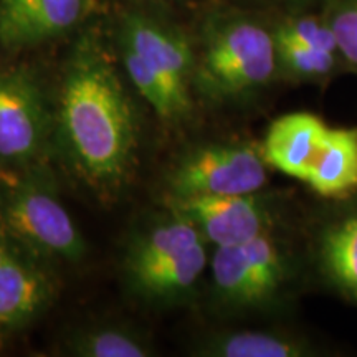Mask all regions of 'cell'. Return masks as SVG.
Returning <instances> with one entry per match:
<instances>
[{
  "mask_svg": "<svg viewBox=\"0 0 357 357\" xmlns=\"http://www.w3.org/2000/svg\"><path fill=\"white\" fill-rule=\"evenodd\" d=\"M113 45L98 24L79 30L55 95L53 153L102 200L121 194L139 154V114Z\"/></svg>",
  "mask_w": 357,
  "mask_h": 357,
  "instance_id": "6da1fadb",
  "label": "cell"
},
{
  "mask_svg": "<svg viewBox=\"0 0 357 357\" xmlns=\"http://www.w3.org/2000/svg\"><path fill=\"white\" fill-rule=\"evenodd\" d=\"M116 55L160 121L178 124L190 118L195 50L178 30L144 12L126 10L116 26Z\"/></svg>",
  "mask_w": 357,
  "mask_h": 357,
  "instance_id": "7a4b0ae2",
  "label": "cell"
},
{
  "mask_svg": "<svg viewBox=\"0 0 357 357\" xmlns=\"http://www.w3.org/2000/svg\"><path fill=\"white\" fill-rule=\"evenodd\" d=\"M278 77L275 37L243 13H215L202 26L192 91L211 105L253 98Z\"/></svg>",
  "mask_w": 357,
  "mask_h": 357,
  "instance_id": "3957f363",
  "label": "cell"
},
{
  "mask_svg": "<svg viewBox=\"0 0 357 357\" xmlns=\"http://www.w3.org/2000/svg\"><path fill=\"white\" fill-rule=\"evenodd\" d=\"M0 229L48 263L75 265L86 242L65 204L50 159L25 169H0Z\"/></svg>",
  "mask_w": 357,
  "mask_h": 357,
  "instance_id": "277c9868",
  "label": "cell"
},
{
  "mask_svg": "<svg viewBox=\"0 0 357 357\" xmlns=\"http://www.w3.org/2000/svg\"><path fill=\"white\" fill-rule=\"evenodd\" d=\"M211 271L218 305L234 311H255L280 300L291 281L293 263L275 231H268L248 242L217 247Z\"/></svg>",
  "mask_w": 357,
  "mask_h": 357,
  "instance_id": "5b68a950",
  "label": "cell"
},
{
  "mask_svg": "<svg viewBox=\"0 0 357 357\" xmlns=\"http://www.w3.org/2000/svg\"><path fill=\"white\" fill-rule=\"evenodd\" d=\"M268 169L257 142H204L174 160L164 177L166 200L260 192L268 184Z\"/></svg>",
  "mask_w": 357,
  "mask_h": 357,
  "instance_id": "8992f818",
  "label": "cell"
},
{
  "mask_svg": "<svg viewBox=\"0 0 357 357\" xmlns=\"http://www.w3.org/2000/svg\"><path fill=\"white\" fill-rule=\"evenodd\" d=\"M55 101L25 65L0 66V169H25L53 153Z\"/></svg>",
  "mask_w": 357,
  "mask_h": 357,
  "instance_id": "52a82bcc",
  "label": "cell"
},
{
  "mask_svg": "<svg viewBox=\"0 0 357 357\" xmlns=\"http://www.w3.org/2000/svg\"><path fill=\"white\" fill-rule=\"evenodd\" d=\"M166 205L194 223L205 242L230 247L275 231L278 207L265 192L242 195L169 199Z\"/></svg>",
  "mask_w": 357,
  "mask_h": 357,
  "instance_id": "ba28073f",
  "label": "cell"
},
{
  "mask_svg": "<svg viewBox=\"0 0 357 357\" xmlns=\"http://www.w3.org/2000/svg\"><path fill=\"white\" fill-rule=\"evenodd\" d=\"M96 0H0V48L19 53L78 33Z\"/></svg>",
  "mask_w": 357,
  "mask_h": 357,
  "instance_id": "9c48e42d",
  "label": "cell"
},
{
  "mask_svg": "<svg viewBox=\"0 0 357 357\" xmlns=\"http://www.w3.org/2000/svg\"><path fill=\"white\" fill-rule=\"evenodd\" d=\"M48 265L10 238L0 265V333L25 328L50 307L58 284Z\"/></svg>",
  "mask_w": 357,
  "mask_h": 357,
  "instance_id": "30bf717a",
  "label": "cell"
},
{
  "mask_svg": "<svg viewBox=\"0 0 357 357\" xmlns=\"http://www.w3.org/2000/svg\"><path fill=\"white\" fill-rule=\"evenodd\" d=\"M328 129L319 116L306 111L280 116L268 128L261 142L268 166L305 182Z\"/></svg>",
  "mask_w": 357,
  "mask_h": 357,
  "instance_id": "8fae6325",
  "label": "cell"
},
{
  "mask_svg": "<svg viewBox=\"0 0 357 357\" xmlns=\"http://www.w3.org/2000/svg\"><path fill=\"white\" fill-rule=\"evenodd\" d=\"M207 265V242H199L171 260L126 280V287L137 300L147 305L159 307L181 305L195 291Z\"/></svg>",
  "mask_w": 357,
  "mask_h": 357,
  "instance_id": "7c38bea8",
  "label": "cell"
},
{
  "mask_svg": "<svg viewBox=\"0 0 357 357\" xmlns=\"http://www.w3.org/2000/svg\"><path fill=\"white\" fill-rule=\"evenodd\" d=\"M199 242L205 240L194 223L169 208L166 217L136 231L129 238L123 257L124 281L171 260Z\"/></svg>",
  "mask_w": 357,
  "mask_h": 357,
  "instance_id": "4fadbf2b",
  "label": "cell"
},
{
  "mask_svg": "<svg viewBox=\"0 0 357 357\" xmlns=\"http://www.w3.org/2000/svg\"><path fill=\"white\" fill-rule=\"evenodd\" d=\"M194 354L204 357H310L318 349L310 339L276 329H230L211 333Z\"/></svg>",
  "mask_w": 357,
  "mask_h": 357,
  "instance_id": "5bb4252c",
  "label": "cell"
},
{
  "mask_svg": "<svg viewBox=\"0 0 357 357\" xmlns=\"http://www.w3.org/2000/svg\"><path fill=\"white\" fill-rule=\"evenodd\" d=\"M316 258L326 281L357 305V204L321 229Z\"/></svg>",
  "mask_w": 357,
  "mask_h": 357,
  "instance_id": "9a60e30c",
  "label": "cell"
},
{
  "mask_svg": "<svg viewBox=\"0 0 357 357\" xmlns=\"http://www.w3.org/2000/svg\"><path fill=\"white\" fill-rule=\"evenodd\" d=\"M305 182L323 197L342 199L357 192V126L328 129Z\"/></svg>",
  "mask_w": 357,
  "mask_h": 357,
  "instance_id": "2e32d148",
  "label": "cell"
},
{
  "mask_svg": "<svg viewBox=\"0 0 357 357\" xmlns=\"http://www.w3.org/2000/svg\"><path fill=\"white\" fill-rule=\"evenodd\" d=\"M63 352L78 357H147L154 354V347L129 326L93 324L71 334Z\"/></svg>",
  "mask_w": 357,
  "mask_h": 357,
  "instance_id": "e0dca14e",
  "label": "cell"
},
{
  "mask_svg": "<svg viewBox=\"0 0 357 357\" xmlns=\"http://www.w3.org/2000/svg\"><path fill=\"white\" fill-rule=\"evenodd\" d=\"M275 37V35H273ZM280 77L300 83H318L331 77L337 53L316 50L287 38L275 37Z\"/></svg>",
  "mask_w": 357,
  "mask_h": 357,
  "instance_id": "ac0fdd59",
  "label": "cell"
},
{
  "mask_svg": "<svg viewBox=\"0 0 357 357\" xmlns=\"http://www.w3.org/2000/svg\"><path fill=\"white\" fill-rule=\"evenodd\" d=\"M275 37L287 38L305 47L337 53V45L328 20L312 15L289 17L280 22L273 30Z\"/></svg>",
  "mask_w": 357,
  "mask_h": 357,
  "instance_id": "d6986e66",
  "label": "cell"
},
{
  "mask_svg": "<svg viewBox=\"0 0 357 357\" xmlns=\"http://www.w3.org/2000/svg\"><path fill=\"white\" fill-rule=\"evenodd\" d=\"M337 45V55L357 73V0H331L328 15Z\"/></svg>",
  "mask_w": 357,
  "mask_h": 357,
  "instance_id": "ffe728a7",
  "label": "cell"
},
{
  "mask_svg": "<svg viewBox=\"0 0 357 357\" xmlns=\"http://www.w3.org/2000/svg\"><path fill=\"white\" fill-rule=\"evenodd\" d=\"M8 243H10V238H8L6 231L0 229V265H2L3 258H6V255H7Z\"/></svg>",
  "mask_w": 357,
  "mask_h": 357,
  "instance_id": "44dd1931",
  "label": "cell"
},
{
  "mask_svg": "<svg viewBox=\"0 0 357 357\" xmlns=\"http://www.w3.org/2000/svg\"><path fill=\"white\" fill-rule=\"evenodd\" d=\"M2 337H3V334H2V333H0V341H2Z\"/></svg>",
  "mask_w": 357,
  "mask_h": 357,
  "instance_id": "7402d4cb",
  "label": "cell"
}]
</instances>
